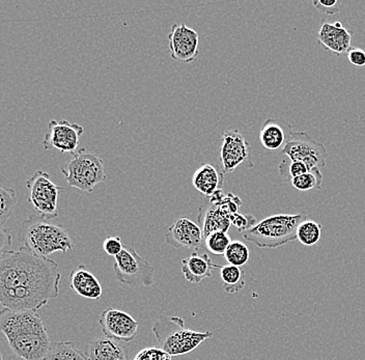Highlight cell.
I'll return each instance as SVG.
<instances>
[{
  "instance_id": "obj_1",
  "label": "cell",
  "mask_w": 365,
  "mask_h": 360,
  "mask_svg": "<svg viewBox=\"0 0 365 360\" xmlns=\"http://www.w3.org/2000/svg\"><path fill=\"white\" fill-rule=\"evenodd\" d=\"M58 264L22 246L0 257V305L13 311L42 309L59 294Z\"/></svg>"
},
{
  "instance_id": "obj_2",
  "label": "cell",
  "mask_w": 365,
  "mask_h": 360,
  "mask_svg": "<svg viewBox=\"0 0 365 360\" xmlns=\"http://www.w3.org/2000/svg\"><path fill=\"white\" fill-rule=\"evenodd\" d=\"M0 332L19 359L44 360L51 341L40 314L34 311H0Z\"/></svg>"
},
{
  "instance_id": "obj_3",
  "label": "cell",
  "mask_w": 365,
  "mask_h": 360,
  "mask_svg": "<svg viewBox=\"0 0 365 360\" xmlns=\"http://www.w3.org/2000/svg\"><path fill=\"white\" fill-rule=\"evenodd\" d=\"M19 240L33 254L48 257L54 252L67 254L74 248V243L65 227L53 225L40 215L31 214L22 223Z\"/></svg>"
},
{
  "instance_id": "obj_4",
  "label": "cell",
  "mask_w": 365,
  "mask_h": 360,
  "mask_svg": "<svg viewBox=\"0 0 365 360\" xmlns=\"http://www.w3.org/2000/svg\"><path fill=\"white\" fill-rule=\"evenodd\" d=\"M307 216L305 211L269 216L244 232V239L259 248L280 247L297 240V230Z\"/></svg>"
},
{
  "instance_id": "obj_5",
  "label": "cell",
  "mask_w": 365,
  "mask_h": 360,
  "mask_svg": "<svg viewBox=\"0 0 365 360\" xmlns=\"http://www.w3.org/2000/svg\"><path fill=\"white\" fill-rule=\"evenodd\" d=\"M153 334L159 347L170 356L192 352L205 341L213 337V332H197L188 329L180 317H161L154 326Z\"/></svg>"
},
{
  "instance_id": "obj_6",
  "label": "cell",
  "mask_w": 365,
  "mask_h": 360,
  "mask_svg": "<svg viewBox=\"0 0 365 360\" xmlns=\"http://www.w3.org/2000/svg\"><path fill=\"white\" fill-rule=\"evenodd\" d=\"M68 186L79 189L83 192L91 193L95 187L107 181L106 170L99 155L78 150L73 158L61 168Z\"/></svg>"
},
{
  "instance_id": "obj_7",
  "label": "cell",
  "mask_w": 365,
  "mask_h": 360,
  "mask_svg": "<svg viewBox=\"0 0 365 360\" xmlns=\"http://www.w3.org/2000/svg\"><path fill=\"white\" fill-rule=\"evenodd\" d=\"M242 205L243 202L241 198L234 193L225 195L222 190L218 191L213 197H210L209 202L202 206L198 215V222L202 225L204 240L211 232H228V230L232 225V216L239 213Z\"/></svg>"
},
{
  "instance_id": "obj_8",
  "label": "cell",
  "mask_w": 365,
  "mask_h": 360,
  "mask_svg": "<svg viewBox=\"0 0 365 360\" xmlns=\"http://www.w3.org/2000/svg\"><path fill=\"white\" fill-rule=\"evenodd\" d=\"M113 272L116 279L130 287H150L155 282V268L143 259L135 248L124 246L114 257Z\"/></svg>"
},
{
  "instance_id": "obj_9",
  "label": "cell",
  "mask_w": 365,
  "mask_h": 360,
  "mask_svg": "<svg viewBox=\"0 0 365 360\" xmlns=\"http://www.w3.org/2000/svg\"><path fill=\"white\" fill-rule=\"evenodd\" d=\"M26 188L29 190V200L38 215L47 220H54L58 216L57 202L63 187L53 183L48 173L36 170L33 177L27 180Z\"/></svg>"
},
{
  "instance_id": "obj_10",
  "label": "cell",
  "mask_w": 365,
  "mask_h": 360,
  "mask_svg": "<svg viewBox=\"0 0 365 360\" xmlns=\"http://www.w3.org/2000/svg\"><path fill=\"white\" fill-rule=\"evenodd\" d=\"M280 153L291 160L304 163L309 170L325 168L328 156L325 145L314 140L307 132H294Z\"/></svg>"
},
{
  "instance_id": "obj_11",
  "label": "cell",
  "mask_w": 365,
  "mask_h": 360,
  "mask_svg": "<svg viewBox=\"0 0 365 360\" xmlns=\"http://www.w3.org/2000/svg\"><path fill=\"white\" fill-rule=\"evenodd\" d=\"M83 127L67 120H50L46 132L43 147L45 150H57L61 153L74 154L78 151L80 138Z\"/></svg>"
},
{
  "instance_id": "obj_12",
  "label": "cell",
  "mask_w": 365,
  "mask_h": 360,
  "mask_svg": "<svg viewBox=\"0 0 365 360\" xmlns=\"http://www.w3.org/2000/svg\"><path fill=\"white\" fill-rule=\"evenodd\" d=\"M220 161L223 173H232L241 164L251 168L250 143L246 141L239 130H225L222 134Z\"/></svg>"
},
{
  "instance_id": "obj_13",
  "label": "cell",
  "mask_w": 365,
  "mask_h": 360,
  "mask_svg": "<svg viewBox=\"0 0 365 360\" xmlns=\"http://www.w3.org/2000/svg\"><path fill=\"white\" fill-rule=\"evenodd\" d=\"M99 324L105 336L118 341H133L139 327L138 322L133 317L113 307L103 312Z\"/></svg>"
},
{
  "instance_id": "obj_14",
  "label": "cell",
  "mask_w": 365,
  "mask_h": 360,
  "mask_svg": "<svg viewBox=\"0 0 365 360\" xmlns=\"http://www.w3.org/2000/svg\"><path fill=\"white\" fill-rule=\"evenodd\" d=\"M168 41L173 61L191 63L200 54V36L185 24H175L171 26Z\"/></svg>"
},
{
  "instance_id": "obj_15",
  "label": "cell",
  "mask_w": 365,
  "mask_h": 360,
  "mask_svg": "<svg viewBox=\"0 0 365 360\" xmlns=\"http://www.w3.org/2000/svg\"><path fill=\"white\" fill-rule=\"evenodd\" d=\"M165 241L177 250H193L198 252L204 240L202 227L187 217L179 218L168 227Z\"/></svg>"
},
{
  "instance_id": "obj_16",
  "label": "cell",
  "mask_w": 365,
  "mask_h": 360,
  "mask_svg": "<svg viewBox=\"0 0 365 360\" xmlns=\"http://www.w3.org/2000/svg\"><path fill=\"white\" fill-rule=\"evenodd\" d=\"M353 36V31L346 29L341 21L330 24L323 20L319 27L318 41L322 47L339 56L348 53L352 48Z\"/></svg>"
},
{
  "instance_id": "obj_17",
  "label": "cell",
  "mask_w": 365,
  "mask_h": 360,
  "mask_svg": "<svg viewBox=\"0 0 365 360\" xmlns=\"http://www.w3.org/2000/svg\"><path fill=\"white\" fill-rule=\"evenodd\" d=\"M293 128L282 118H269L262 126L259 140L269 152H282L293 135Z\"/></svg>"
},
{
  "instance_id": "obj_18",
  "label": "cell",
  "mask_w": 365,
  "mask_h": 360,
  "mask_svg": "<svg viewBox=\"0 0 365 360\" xmlns=\"http://www.w3.org/2000/svg\"><path fill=\"white\" fill-rule=\"evenodd\" d=\"M194 188L205 197H213L225 185V173L215 164H204L200 166L192 178Z\"/></svg>"
},
{
  "instance_id": "obj_19",
  "label": "cell",
  "mask_w": 365,
  "mask_h": 360,
  "mask_svg": "<svg viewBox=\"0 0 365 360\" xmlns=\"http://www.w3.org/2000/svg\"><path fill=\"white\" fill-rule=\"evenodd\" d=\"M70 288L86 299H100L103 289L97 277L83 264L77 266L70 274Z\"/></svg>"
},
{
  "instance_id": "obj_20",
  "label": "cell",
  "mask_w": 365,
  "mask_h": 360,
  "mask_svg": "<svg viewBox=\"0 0 365 360\" xmlns=\"http://www.w3.org/2000/svg\"><path fill=\"white\" fill-rule=\"evenodd\" d=\"M221 266L214 264L207 254L193 252L190 257L182 261V272L185 279L190 284H200L205 279L213 277L214 269Z\"/></svg>"
},
{
  "instance_id": "obj_21",
  "label": "cell",
  "mask_w": 365,
  "mask_h": 360,
  "mask_svg": "<svg viewBox=\"0 0 365 360\" xmlns=\"http://www.w3.org/2000/svg\"><path fill=\"white\" fill-rule=\"evenodd\" d=\"M86 355L88 360H130L127 349L107 336L91 341Z\"/></svg>"
},
{
  "instance_id": "obj_22",
  "label": "cell",
  "mask_w": 365,
  "mask_h": 360,
  "mask_svg": "<svg viewBox=\"0 0 365 360\" xmlns=\"http://www.w3.org/2000/svg\"><path fill=\"white\" fill-rule=\"evenodd\" d=\"M220 279L228 294L238 293L245 287V272L238 266L227 265L220 268Z\"/></svg>"
},
{
  "instance_id": "obj_23",
  "label": "cell",
  "mask_w": 365,
  "mask_h": 360,
  "mask_svg": "<svg viewBox=\"0 0 365 360\" xmlns=\"http://www.w3.org/2000/svg\"><path fill=\"white\" fill-rule=\"evenodd\" d=\"M44 360H88L86 355L75 347L72 341H59L50 346Z\"/></svg>"
},
{
  "instance_id": "obj_24",
  "label": "cell",
  "mask_w": 365,
  "mask_h": 360,
  "mask_svg": "<svg viewBox=\"0 0 365 360\" xmlns=\"http://www.w3.org/2000/svg\"><path fill=\"white\" fill-rule=\"evenodd\" d=\"M322 237V225L314 220L303 221L297 230V240L305 246L316 245Z\"/></svg>"
},
{
  "instance_id": "obj_25",
  "label": "cell",
  "mask_w": 365,
  "mask_h": 360,
  "mask_svg": "<svg viewBox=\"0 0 365 360\" xmlns=\"http://www.w3.org/2000/svg\"><path fill=\"white\" fill-rule=\"evenodd\" d=\"M18 200L15 189L0 184V227L13 215Z\"/></svg>"
},
{
  "instance_id": "obj_26",
  "label": "cell",
  "mask_w": 365,
  "mask_h": 360,
  "mask_svg": "<svg viewBox=\"0 0 365 360\" xmlns=\"http://www.w3.org/2000/svg\"><path fill=\"white\" fill-rule=\"evenodd\" d=\"M289 183L299 191H309L312 189H321L323 184V175L319 168H314L307 174L299 175L291 180Z\"/></svg>"
},
{
  "instance_id": "obj_27",
  "label": "cell",
  "mask_w": 365,
  "mask_h": 360,
  "mask_svg": "<svg viewBox=\"0 0 365 360\" xmlns=\"http://www.w3.org/2000/svg\"><path fill=\"white\" fill-rule=\"evenodd\" d=\"M225 261L230 265L242 267L250 261V248L241 241H232V243L227 247V252H225Z\"/></svg>"
},
{
  "instance_id": "obj_28",
  "label": "cell",
  "mask_w": 365,
  "mask_h": 360,
  "mask_svg": "<svg viewBox=\"0 0 365 360\" xmlns=\"http://www.w3.org/2000/svg\"><path fill=\"white\" fill-rule=\"evenodd\" d=\"M230 243H232V239L227 232H211L205 238V247L211 254H216V256H221V254L225 256Z\"/></svg>"
},
{
  "instance_id": "obj_29",
  "label": "cell",
  "mask_w": 365,
  "mask_h": 360,
  "mask_svg": "<svg viewBox=\"0 0 365 360\" xmlns=\"http://www.w3.org/2000/svg\"><path fill=\"white\" fill-rule=\"evenodd\" d=\"M278 170H279L280 175L289 182H291V180H293L294 178L309 172V170H308L307 166L304 163L291 160L287 156L282 159Z\"/></svg>"
},
{
  "instance_id": "obj_30",
  "label": "cell",
  "mask_w": 365,
  "mask_h": 360,
  "mask_svg": "<svg viewBox=\"0 0 365 360\" xmlns=\"http://www.w3.org/2000/svg\"><path fill=\"white\" fill-rule=\"evenodd\" d=\"M257 223L255 216L251 215V214L243 215V214L237 213L232 218V225L236 227L237 230L242 234L255 227Z\"/></svg>"
},
{
  "instance_id": "obj_31",
  "label": "cell",
  "mask_w": 365,
  "mask_h": 360,
  "mask_svg": "<svg viewBox=\"0 0 365 360\" xmlns=\"http://www.w3.org/2000/svg\"><path fill=\"white\" fill-rule=\"evenodd\" d=\"M133 360H171V356L161 349L145 348Z\"/></svg>"
},
{
  "instance_id": "obj_32",
  "label": "cell",
  "mask_w": 365,
  "mask_h": 360,
  "mask_svg": "<svg viewBox=\"0 0 365 360\" xmlns=\"http://www.w3.org/2000/svg\"><path fill=\"white\" fill-rule=\"evenodd\" d=\"M124 246L122 242V239L118 236L108 237V238L105 239L104 242H103V250H104V252H106L108 256L114 257L120 254Z\"/></svg>"
},
{
  "instance_id": "obj_33",
  "label": "cell",
  "mask_w": 365,
  "mask_h": 360,
  "mask_svg": "<svg viewBox=\"0 0 365 360\" xmlns=\"http://www.w3.org/2000/svg\"><path fill=\"white\" fill-rule=\"evenodd\" d=\"M314 6L319 13L326 14V15L339 13L337 0H316L314 1Z\"/></svg>"
},
{
  "instance_id": "obj_34",
  "label": "cell",
  "mask_w": 365,
  "mask_h": 360,
  "mask_svg": "<svg viewBox=\"0 0 365 360\" xmlns=\"http://www.w3.org/2000/svg\"><path fill=\"white\" fill-rule=\"evenodd\" d=\"M346 58L355 67H365V51L361 48H351L346 53Z\"/></svg>"
},
{
  "instance_id": "obj_35",
  "label": "cell",
  "mask_w": 365,
  "mask_h": 360,
  "mask_svg": "<svg viewBox=\"0 0 365 360\" xmlns=\"http://www.w3.org/2000/svg\"><path fill=\"white\" fill-rule=\"evenodd\" d=\"M11 232L6 227H0V257L6 252L11 250Z\"/></svg>"
},
{
  "instance_id": "obj_36",
  "label": "cell",
  "mask_w": 365,
  "mask_h": 360,
  "mask_svg": "<svg viewBox=\"0 0 365 360\" xmlns=\"http://www.w3.org/2000/svg\"><path fill=\"white\" fill-rule=\"evenodd\" d=\"M0 360H4V359H2L1 353H0Z\"/></svg>"
}]
</instances>
